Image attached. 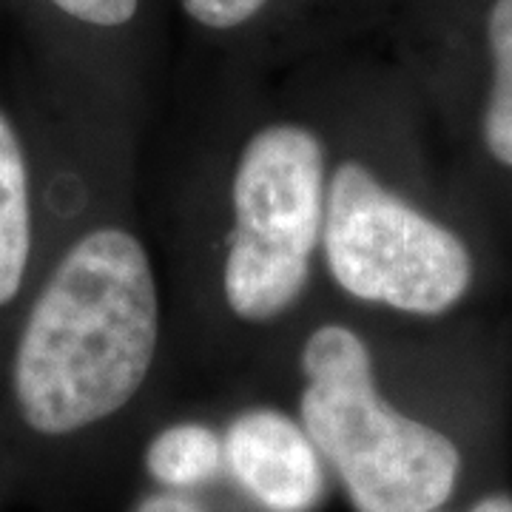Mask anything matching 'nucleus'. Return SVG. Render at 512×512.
Here are the masks:
<instances>
[{
    "label": "nucleus",
    "instance_id": "20e7f679",
    "mask_svg": "<svg viewBox=\"0 0 512 512\" xmlns=\"http://www.w3.org/2000/svg\"><path fill=\"white\" fill-rule=\"evenodd\" d=\"M322 251L333 282L353 299L416 316L450 311L473 279L464 242L356 160L330 177Z\"/></svg>",
    "mask_w": 512,
    "mask_h": 512
},
{
    "label": "nucleus",
    "instance_id": "39448f33",
    "mask_svg": "<svg viewBox=\"0 0 512 512\" xmlns=\"http://www.w3.org/2000/svg\"><path fill=\"white\" fill-rule=\"evenodd\" d=\"M225 467L265 512H313L325 495V458L288 413L245 410L225 430Z\"/></svg>",
    "mask_w": 512,
    "mask_h": 512
},
{
    "label": "nucleus",
    "instance_id": "9b49d317",
    "mask_svg": "<svg viewBox=\"0 0 512 512\" xmlns=\"http://www.w3.org/2000/svg\"><path fill=\"white\" fill-rule=\"evenodd\" d=\"M134 512H205L197 498L180 493V490H165V493L146 495Z\"/></svg>",
    "mask_w": 512,
    "mask_h": 512
},
{
    "label": "nucleus",
    "instance_id": "f8f14e48",
    "mask_svg": "<svg viewBox=\"0 0 512 512\" xmlns=\"http://www.w3.org/2000/svg\"><path fill=\"white\" fill-rule=\"evenodd\" d=\"M470 512H512V498L510 495H487V498H481Z\"/></svg>",
    "mask_w": 512,
    "mask_h": 512
},
{
    "label": "nucleus",
    "instance_id": "1a4fd4ad",
    "mask_svg": "<svg viewBox=\"0 0 512 512\" xmlns=\"http://www.w3.org/2000/svg\"><path fill=\"white\" fill-rule=\"evenodd\" d=\"M49 15L80 29L111 32L134 20L140 0H37Z\"/></svg>",
    "mask_w": 512,
    "mask_h": 512
},
{
    "label": "nucleus",
    "instance_id": "6e6552de",
    "mask_svg": "<svg viewBox=\"0 0 512 512\" xmlns=\"http://www.w3.org/2000/svg\"><path fill=\"white\" fill-rule=\"evenodd\" d=\"M487 37L493 52V92L484 114V143L498 163L512 168V0H495Z\"/></svg>",
    "mask_w": 512,
    "mask_h": 512
},
{
    "label": "nucleus",
    "instance_id": "7ed1b4c3",
    "mask_svg": "<svg viewBox=\"0 0 512 512\" xmlns=\"http://www.w3.org/2000/svg\"><path fill=\"white\" fill-rule=\"evenodd\" d=\"M234 231L222 268L228 308L242 322H271L296 305L325 228V148L311 128L256 131L234 171Z\"/></svg>",
    "mask_w": 512,
    "mask_h": 512
},
{
    "label": "nucleus",
    "instance_id": "f257e3e1",
    "mask_svg": "<svg viewBox=\"0 0 512 512\" xmlns=\"http://www.w3.org/2000/svg\"><path fill=\"white\" fill-rule=\"evenodd\" d=\"M160 299L143 242L111 222L60 245L20 302L3 356L12 419L66 441L114 419L148 379Z\"/></svg>",
    "mask_w": 512,
    "mask_h": 512
},
{
    "label": "nucleus",
    "instance_id": "9d476101",
    "mask_svg": "<svg viewBox=\"0 0 512 512\" xmlns=\"http://www.w3.org/2000/svg\"><path fill=\"white\" fill-rule=\"evenodd\" d=\"M268 0H183L188 18L208 29H237L259 15Z\"/></svg>",
    "mask_w": 512,
    "mask_h": 512
},
{
    "label": "nucleus",
    "instance_id": "f03ea898",
    "mask_svg": "<svg viewBox=\"0 0 512 512\" xmlns=\"http://www.w3.org/2000/svg\"><path fill=\"white\" fill-rule=\"evenodd\" d=\"M302 373L299 421L339 473L353 510L436 512L453 495L458 447L384 399L370 348L356 330H313L302 348Z\"/></svg>",
    "mask_w": 512,
    "mask_h": 512
},
{
    "label": "nucleus",
    "instance_id": "423d86ee",
    "mask_svg": "<svg viewBox=\"0 0 512 512\" xmlns=\"http://www.w3.org/2000/svg\"><path fill=\"white\" fill-rule=\"evenodd\" d=\"M37 262L32 157L23 131L0 103V316L18 311Z\"/></svg>",
    "mask_w": 512,
    "mask_h": 512
},
{
    "label": "nucleus",
    "instance_id": "0eeeda50",
    "mask_svg": "<svg viewBox=\"0 0 512 512\" xmlns=\"http://www.w3.org/2000/svg\"><path fill=\"white\" fill-rule=\"evenodd\" d=\"M225 467V441L200 421L171 424L146 447V470L165 490H191L220 476Z\"/></svg>",
    "mask_w": 512,
    "mask_h": 512
}]
</instances>
